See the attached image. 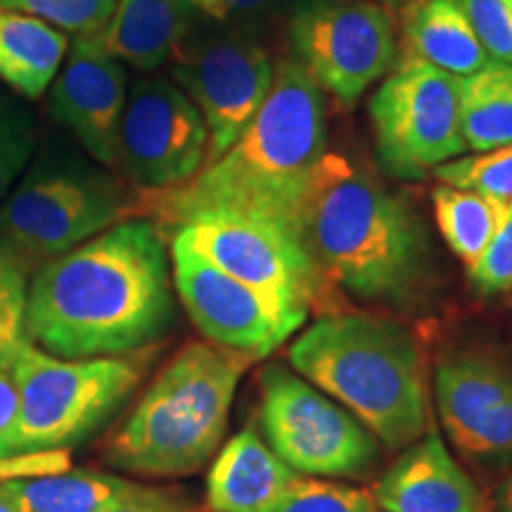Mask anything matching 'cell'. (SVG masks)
Returning a JSON list of instances; mask_svg holds the SVG:
<instances>
[{"label": "cell", "mask_w": 512, "mask_h": 512, "mask_svg": "<svg viewBox=\"0 0 512 512\" xmlns=\"http://www.w3.org/2000/svg\"><path fill=\"white\" fill-rule=\"evenodd\" d=\"M126 100L124 64L102 48L100 36L76 38L50 91V112L74 133L88 155L105 166L117 164Z\"/></svg>", "instance_id": "2e32d148"}, {"label": "cell", "mask_w": 512, "mask_h": 512, "mask_svg": "<svg viewBox=\"0 0 512 512\" xmlns=\"http://www.w3.org/2000/svg\"><path fill=\"white\" fill-rule=\"evenodd\" d=\"M434 399L446 437L467 460L512 467V361L482 349L441 358Z\"/></svg>", "instance_id": "9a60e30c"}, {"label": "cell", "mask_w": 512, "mask_h": 512, "mask_svg": "<svg viewBox=\"0 0 512 512\" xmlns=\"http://www.w3.org/2000/svg\"><path fill=\"white\" fill-rule=\"evenodd\" d=\"M10 373L19 389V413L0 439V458L81 444L133 394L143 380L145 358L69 361L31 344Z\"/></svg>", "instance_id": "8992f818"}, {"label": "cell", "mask_w": 512, "mask_h": 512, "mask_svg": "<svg viewBox=\"0 0 512 512\" xmlns=\"http://www.w3.org/2000/svg\"><path fill=\"white\" fill-rule=\"evenodd\" d=\"M505 3H508V8L512 10V0H505Z\"/></svg>", "instance_id": "f35d334b"}, {"label": "cell", "mask_w": 512, "mask_h": 512, "mask_svg": "<svg viewBox=\"0 0 512 512\" xmlns=\"http://www.w3.org/2000/svg\"><path fill=\"white\" fill-rule=\"evenodd\" d=\"M294 479L297 472L247 427L221 448L211 465L207 505L214 512H273Z\"/></svg>", "instance_id": "d6986e66"}, {"label": "cell", "mask_w": 512, "mask_h": 512, "mask_svg": "<svg viewBox=\"0 0 512 512\" xmlns=\"http://www.w3.org/2000/svg\"><path fill=\"white\" fill-rule=\"evenodd\" d=\"M259 420L266 444L294 472L361 477L377 463L380 446L347 408L283 366L259 377Z\"/></svg>", "instance_id": "9c48e42d"}, {"label": "cell", "mask_w": 512, "mask_h": 512, "mask_svg": "<svg viewBox=\"0 0 512 512\" xmlns=\"http://www.w3.org/2000/svg\"><path fill=\"white\" fill-rule=\"evenodd\" d=\"M126 214L112 178L41 152L12 195L0 204V235L34 275L43 264L91 240Z\"/></svg>", "instance_id": "52a82bcc"}, {"label": "cell", "mask_w": 512, "mask_h": 512, "mask_svg": "<svg viewBox=\"0 0 512 512\" xmlns=\"http://www.w3.org/2000/svg\"><path fill=\"white\" fill-rule=\"evenodd\" d=\"M290 363L387 448L399 451L432 430L420 347L394 320L330 313L294 339Z\"/></svg>", "instance_id": "277c9868"}, {"label": "cell", "mask_w": 512, "mask_h": 512, "mask_svg": "<svg viewBox=\"0 0 512 512\" xmlns=\"http://www.w3.org/2000/svg\"><path fill=\"white\" fill-rule=\"evenodd\" d=\"M31 268L22 254L0 235V290H27Z\"/></svg>", "instance_id": "1f68e13d"}, {"label": "cell", "mask_w": 512, "mask_h": 512, "mask_svg": "<svg viewBox=\"0 0 512 512\" xmlns=\"http://www.w3.org/2000/svg\"><path fill=\"white\" fill-rule=\"evenodd\" d=\"M368 491L356 486L297 477L273 512H373Z\"/></svg>", "instance_id": "83f0119b"}, {"label": "cell", "mask_w": 512, "mask_h": 512, "mask_svg": "<svg viewBox=\"0 0 512 512\" xmlns=\"http://www.w3.org/2000/svg\"><path fill=\"white\" fill-rule=\"evenodd\" d=\"M494 512H512V477L505 479L501 489H498L496 501H494Z\"/></svg>", "instance_id": "e575fe53"}, {"label": "cell", "mask_w": 512, "mask_h": 512, "mask_svg": "<svg viewBox=\"0 0 512 512\" xmlns=\"http://www.w3.org/2000/svg\"><path fill=\"white\" fill-rule=\"evenodd\" d=\"M411 55L453 76H470L491 60L467 17L463 0H418L403 12Z\"/></svg>", "instance_id": "44dd1931"}, {"label": "cell", "mask_w": 512, "mask_h": 512, "mask_svg": "<svg viewBox=\"0 0 512 512\" xmlns=\"http://www.w3.org/2000/svg\"><path fill=\"white\" fill-rule=\"evenodd\" d=\"M27 290H0V373H10L34 344L27 332Z\"/></svg>", "instance_id": "4dcf8cb0"}, {"label": "cell", "mask_w": 512, "mask_h": 512, "mask_svg": "<svg viewBox=\"0 0 512 512\" xmlns=\"http://www.w3.org/2000/svg\"><path fill=\"white\" fill-rule=\"evenodd\" d=\"M119 0H0V8L36 17L76 38L100 36Z\"/></svg>", "instance_id": "484cf974"}, {"label": "cell", "mask_w": 512, "mask_h": 512, "mask_svg": "<svg viewBox=\"0 0 512 512\" xmlns=\"http://www.w3.org/2000/svg\"><path fill=\"white\" fill-rule=\"evenodd\" d=\"M174 287L195 328L209 344L233 354L264 358L283 347L309 313L285 311L233 275L209 264L183 240H171Z\"/></svg>", "instance_id": "4fadbf2b"}, {"label": "cell", "mask_w": 512, "mask_h": 512, "mask_svg": "<svg viewBox=\"0 0 512 512\" xmlns=\"http://www.w3.org/2000/svg\"><path fill=\"white\" fill-rule=\"evenodd\" d=\"M432 209L448 249L470 268L489 247L508 211V202L441 183L432 192Z\"/></svg>", "instance_id": "cb8c5ba5"}, {"label": "cell", "mask_w": 512, "mask_h": 512, "mask_svg": "<svg viewBox=\"0 0 512 512\" xmlns=\"http://www.w3.org/2000/svg\"><path fill=\"white\" fill-rule=\"evenodd\" d=\"M377 162L389 176L422 181L465 152L460 76L408 55L370 100Z\"/></svg>", "instance_id": "ba28073f"}, {"label": "cell", "mask_w": 512, "mask_h": 512, "mask_svg": "<svg viewBox=\"0 0 512 512\" xmlns=\"http://www.w3.org/2000/svg\"><path fill=\"white\" fill-rule=\"evenodd\" d=\"M174 238L285 311L309 313L325 290L302 247L275 223L233 211H204L183 221Z\"/></svg>", "instance_id": "8fae6325"}, {"label": "cell", "mask_w": 512, "mask_h": 512, "mask_svg": "<svg viewBox=\"0 0 512 512\" xmlns=\"http://www.w3.org/2000/svg\"><path fill=\"white\" fill-rule=\"evenodd\" d=\"M192 15V0H119L100 43L119 62L152 72L181 46Z\"/></svg>", "instance_id": "ffe728a7"}, {"label": "cell", "mask_w": 512, "mask_h": 512, "mask_svg": "<svg viewBox=\"0 0 512 512\" xmlns=\"http://www.w3.org/2000/svg\"><path fill=\"white\" fill-rule=\"evenodd\" d=\"M472 29L494 60L512 64V10L505 0H463Z\"/></svg>", "instance_id": "f546056e"}, {"label": "cell", "mask_w": 512, "mask_h": 512, "mask_svg": "<svg viewBox=\"0 0 512 512\" xmlns=\"http://www.w3.org/2000/svg\"><path fill=\"white\" fill-rule=\"evenodd\" d=\"M370 3H377V5H382V8H389V10H399L403 15V12H406L408 8H413L418 0H370Z\"/></svg>", "instance_id": "d590c367"}, {"label": "cell", "mask_w": 512, "mask_h": 512, "mask_svg": "<svg viewBox=\"0 0 512 512\" xmlns=\"http://www.w3.org/2000/svg\"><path fill=\"white\" fill-rule=\"evenodd\" d=\"M470 283L482 294H503L512 290V200L508 202L501 226L477 264L467 268Z\"/></svg>", "instance_id": "f1b7e54d"}, {"label": "cell", "mask_w": 512, "mask_h": 512, "mask_svg": "<svg viewBox=\"0 0 512 512\" xmlns=\"http://www.w3.org/2000/svg\"><path fill=\"white\" fill-rule=\"evenodd\" d=\"M19 413V389L12 373H0V439L8 434Z\"/></svg>", "instance_id": "836d02e7"}, {"label": "cell", "mask_w": 512, "mask_h": 512, "mask_svg": "<svg viewBox=\"0 0 512 512\" xmlns=\"http://www.w3.org/2000/svg\"><path fill=\"white\" fill-rule=\"evenodd\" d=\"M323 147V91L297 60H283L233 147L181 188L150 192L147 209L174 228L204 211H233L283 228Z\"/></svg>", "instance_id": "3957f363"}, {"label": "cell", "mask_w": 512, "mask_h": 512, "mask_svg": "<svg viewBox=\"0 0 512 512\" xmlns=\"http://www.w3.org/2000/svg\"><path fill=\"white\" fill-rule=\"evenodd\" d=\"M67 55V36L41 19L0 8V81L36 100L53 86Z\"/></svg>", "instance_id": "7402d4cb"}, {"label": "cell", "mask_w": 512, "mask_h": 512, "mask_svg": "<svg viewBox=\"0 0 512 512\" xmlns=\"http://www.w3.org/2000/svg\"><path fill=\"white\" fill-rule=\"evenodd\" d=\"M247 363V356L214 344H185L107 437L102 460L143 477H185L200 470L226 434Z\"/></svg>", "instance_id": "5b68a950"}, {"label": "cell", "mask_w": 512, "mask_h": 512, "mask_svg": "<svg viewBox=\"0 0 512 512\" xmlns=\"http://www.w3.org/2000/svg\"><path fill=\"white\" fill-rule=\"evenodd\" d=\"M460 124L470 150L512 143V64L489 60L479 72L460 76Z\"/></svg>", "instance_id": "603a6c76"}, {"label": "cell", "mask_w": 512, "mask_h": 512, "mask_svg": "<svg viewBox=\"0 0 512 512\" xmlns=\"http://www.w3.org/2000/svg\"><path fill=\"white\" fill-rule=\"evenodd\" d=\"M38 150L36 119L22 98L0 93V204Z\"/></svg>", "instance_id": "d4e9b609"}, {"label": "cell", "mask_w": 512, "mask_h": 512, "mask_svg": "<svg viewBox=\"0 0 512 512\" xmlns=\"http://www.w3.org/2000/svg\"><path fill=\"white\" fill-rule=\"evenodd\" d=\"M209 133L200 110L176 83L145 76L128 93L117 164L145 192L181 188L202 171Z\"/></svg>", "instance_id": "7c38bea8"}, {"label": "cell", "mask_w": 512, "mask_h": 512, "mask_svg": "<svg viewBox=\"0 0 512 512\" xmlns=\"http://www.w3.org/2000/svg\"><path fill=\"white\" fill-rule=\"evenodd\" d=\"M283 230L325 287L366 302L403 306L430 271L425 223L403 197L337 152H323L304 178Z\"/></svg>", "instance_id": "7a4b0ae2"}, {"label": "cell", "mask_w": 512, "mask_h": 512, "mask_svg": "<svg viewBox=\"0 0 512 512\" xmlns=\"http://www.w3.org/2000/svg\"><path fill=\"white\" fill-rule=\"evenodd\" d=\"M119 512H159V510H119Z\"/></svg>", "instance_id": "74e56055"}, {"label": "cell", "mask_w": 512, "mask_h": 512, "mask_svg": "<svg viewBox=\"0 0 512 512\" xmlns=\"http://www.w3.org/2000/svg\"><path fill=\"white\" fill-rule=\"evenodd\" d=\"M174 79L207 124L204 164H211L233 147L264 105L273 67L266 50L247 38H202L190 43L185 36L176 48Z\"/></svg>", "instance_id": "5bb4252c"}, {"label": "cell", "mask_w": 512, "mask_h": 512, "mask_svg": "<svg viewBox=\"0 0 512 512\" xmlns=\"http://www.w3.org/2000/svg\"><path fill=\"white\" fill-rule=\"evenodd\" d=\"M0 512H19V510L12 508L8 501H3V498H0Z\"/></svg>", "instance_id": "8d00e7d4"}, {"label": "cell", "mask_w": 512, "mask_h": 512, "mask_svg": "<svg viewBox=\"0 0 512 512\" xmlns=\"http://www.w3.org/2000/svg\"><path fill=\"white\" fill-rule=\"evenodd\" d=\"M290 43L342 107H354L396 60L394 19L370 0H304L290 19Z\"/></svg>", "instance_id": "30bf717a"}, {"label": "cell", "mask_w": 512, "mask_h": 512, "mask_svg": "<svg viewBox=\"0 0 512 512\" xmlns=\"http://www.w3.org/2000/svg\"><path fill=\"white\" fill-rule=\"evenodd\" d=\"M441 183L475 190L496 200H512V143L472 157H456L434 169Z\"/></svg>", "instance_id": "4316f807"}, {"label": "cell", "mask_w": 512, "mask_h": 512, "mask_svg": "<svg viewBox=\"0 0 512 512\" xmlns=\"http://www.w3.org/2000/svg\"><path fill=\"white\" fill-rule=\"evenodd\" d=\"M370 496L384 512H494V503L451 456L437 430L403 448Z\"/></svg>", "instance_id": "e0dca14e"}, {"label": "cell", "mask_w": 512, "mask_h": 512, "mask_svg": "<svg viewBox=\"0 0 512 512\" xmlns=\"http://www.w3.org/2000/svg\"><path fill=\"white\" fill-rule=\"evenodd\" d=\"M0 498L19 512H190L183 498L174 491L91 470H64L46 477L5 479L0 482Z\"/></svg>", "instance_id": "ac0fdd59"}, {"label": "cell", "mask_w": 512, "mask_h": 512, "mask_svg": "<svg viewBox=\"0 0 512 512\" xmlns=\"http://www.w3.org/2000/svg\"><path fill=\"white\" fill-rule=\"evenodd\" d=\"M273 0H192L195 10L214 19H228L230 15H245L271 5Z\"/></svg>", "instance_id": "d6a6232c"}, {"label": "cell", "mask_w": 512, "mask_h": 512, "mask_svg": "<svg viewBox=\"0 0 512 512\" xmlns=\"http://www.w3.org/2000/svg\"><path fill=\"white\" fill-rule=\"evenodd\" d=\"M174 304L159 223L121 219L31 275L27 332L69 361L128 356L169 332Z\"/></svg>", "instance_id": "6da1fadb"}]
</instances>
